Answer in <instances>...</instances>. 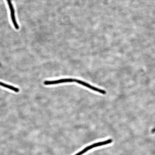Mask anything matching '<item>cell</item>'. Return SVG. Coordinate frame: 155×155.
<instances>
[{
    "mask_svg": "<svg viewBox=\"0 0 155 155\" xmlns=\"http://www.w3.org/2000/svg\"><path fill=\"white\" fill-rule=\"evenodd\" d=\"M76 79L73 78H65L53 81H46L44 82V84L46 86L61 84L75 82Z\"/></svg>",
    "mask_w": 155,
    "mask_h": 155,
    "instance_id": "obj_1",
    "label": "cell"
},
{
    "mask_svg": "<svg viewBox=\"0 0 155 155\" xmlns=\"http://www.w3.org/2000/svg\"><path fill=\"white\" fill-rule=\"evenodd\" d=\"M75 82L77 83L78 84H81L83 86L87 87V88L90 89L91 90L94 91L99 93L101 94H106V92L105 90H102V89L98 88H97L96 87L92 86V85L88 84V83L84 82V81L76 79Z\"/></svg>",
    "mask_w": 155,
    "mask_h": 155,
    "instance_id": "obj_2",
    "label": "cell"
},
{
    "mask_svg": "<svg viewBox=\"0 0 155 155\" xmlns=\"http://www.w3.org/2000/svg\"><path fill=\"white\" fill-rule=\"evenodd\" d=\"M7 1L8 4V5L10 11L12 21L13 24L14 25L15 28L17 30V29H19V26L18 24H17L16 19H15L14 8H13L12 4V3L11 0H7Z\"/></svg>",
    "mask_w": 155,
    "mask_h": 155,
    "instance_id": "obj_3",
    "label": "cell"
},
{
    "mask_svg": "<svg viewBox=\"0 0 155 155\" xmlns=\"http://www.w3.org/2000/svg\"><path fill=\"white\" fill-rule=\"evenodd\" d=\"M0 86L12 91L18 93L19 91V90L18 88L12 86H11V85L5 84L4 83L0 82Z\"/></svg>",
    "mask_w": 155,
    "mask_h": 155,
    "instance_id": "obj_4",
    "label": "cell"
}]
</instances>
